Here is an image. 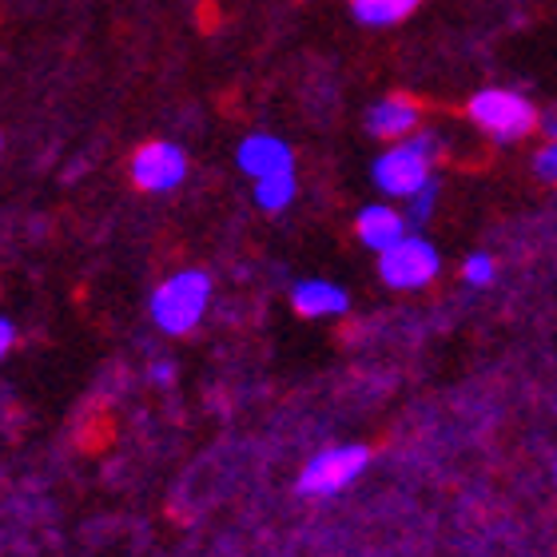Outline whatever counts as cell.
<instances>
[{
	"label": "cell",
	"mask_w": 557,
	"mask_h": 557,
	"mask_svg": "<svg viewBox=\"0 0 557 557\" xmlns=\"http://www.w3.org/2000/svg\"><path fill=\"white\" fill-rule=\"evenodd\" d=\"M442 156V139L434 132H414L410 139H398L383 156H374L371 180L383 196L410 199L414 191L434 180V163Z\"/></svg>",
	"instance_id": "6da1fadb"
},
{
	"label": "cell",
	"mask_w": 557,
	"mask_h": 557,
	"mask_svg": "<svg viewBox=\"0 0 557 557\" xmlns=\"http://www.w3.org/2000/svg\"><path fill=\"white\" fill-rule=\"evenodd\" d=\"M211 302V275L208 271H175V275H168L160 283V287L151 290V323L160 326L163 335H191L199 326V319H203V311H208Z\"/></svg>",
	"instance_id": "7a4b0ae2"
},
{
	"label": "cell",
	"mask_w": 557,
	"mask_h": 557,
	"mask_svg": "<svg viewBox=\"0 0 557 557\" xmlns=\"http://www.w3.org/2000/svg\"><path fill=\"white\" fill-rule=\"evenodd\" d=\"M470 120L498 144H513L537 128V108L510 88H482L470 100Z\"/></svg>",
	"instance_id": "3957f363"
},
{
	"label": "cell",
	"mask_w": 557,
	"mask_h": 557,
	"mask_svg": "<svg viewBox=\"0 0 557 557\" xmlns=\"http://www.w3.org/2000/svg\"><path fill=\"white\" fill-rule=\"evenodd\" d=\"M371 454L359 442H343V446H326L302 466L299 474V494L307 498H331V494H343V490L355 482V478L367 470Z\"/></svg>",
	"instance_id": "277c9868"
},
{
	"label": "cell",
	"mask_w": 557,
	"mask_h": 557,
	"mask_svg": "<svg viewBox=\"0 0 557 557\" xmlns=\"http://www.w3.org/2000/svg\"><path fill=\"white\" fill-rule=\"evenodd\" d=\"M442 271V256L438 247L422 239V235H407L403 244H395L391 251L379 256V275H383L386 287L395 290H418L434 283Z\"/></svg>",
	"instance_id": "5b68a950"
},
{
	"label": "cell",
	"mask_w": 557,
	"mask_h": 557,
	"mask_svg": "<svg viewBox=\"0 0 557 557\" xmlns=\"http://www.w3.org/2000/svg\"><path fill=\"white\" fill-rule=\"evenodd\" d=\"M132 180H136L139 191H172L187 180V151L172 139H151L132 156Z\"/></svg>",
	"instance_id": "8992f818"
},
{
	"label": "cell",
	"mask_w": 557,
	"mask_h": 557,
	"mask_svg": "<svg viewBox=\"0 0 557 557\" xmlns=\"http://www.w3.org/2000/svg\"><path fill=\"white\" fill-rule=\"evenodd\" d=\"M235 163H239V172L251 175L259 184V180H271V175L295 172V151H290L287 139L271 136V132H256V136H247L235 148Z\"/></svg>",
	"instance_id": "52a82bcc"
},
{
	"label": "cell",
	"mask_w": 557,
	"mask_h": 557,
	"mask_svg": "<svg viewBox=\"0 0 557 557\" xmlns=\"http://www.w3.org/2000/svg\"><path fill=\"white\" fill-rule=\"evenodd\" d=\"M407 227H410V220H407V211H395L391 203H367V208L359 211V223H355V232H359V239L371 251H391L395 244H403L407 239Z\"/></svg>",
	"instance_id": "ba28073f"
},
{
	"label": "cell",
	"mask_w": 557,
	"mask_h": 557,
	"mask_svg": "<svg viewBox=\"0 0 557 557\" xmlns=\"http://www.w3.org/2000/svg\"><path fill=\"white\" fill-rule=\"evenodd\" d=\"M418 120H422V112H418L414 100H407V96H383V100L371 104V112H367V132H371L374 139L398 144V139L414 136Z\"/></svg>",
	"instance_id": "9c48e42d"
},
{
	"label": "cell",
	"mask_w": 557,
	"mask_h": 557,
	"mask_svg": "<svg viewBox=\"0 0 557 557\" xmlns=\"http://www.w3.org/2000/svg\"><path fill=\"white\" fill-rule=\"evenodd\" d=\"M290 302H295V311L307 314V319H326V314H343L350 307L347 290L331 283V278H302L295 283L290 290Z\"/></svg>",
	"instance_id": "30bf717a"
},
{
	"label": "cell",
	"mask_w": 557,
	"mask_h": 557,
	"mask_svg": "<svg viewBox=\"0 0 557 557\" xmlns=\"http://www.w3.org/2000/svg\"><path fill=\"white\" fill-rule=\"evenodd\" d=\"M299 184H295V172L271 175V180H259L256 184V203L263 211H287L290 199H295Z\"/></svg>",
	"instance_id": "8fae6325"
},
{
	"label": "cell",
	"mask_w": 557,
	"mask_h": 557,
	"mask_svg": "<svg viewBox=\"0 0 557 557\" xmlns=\"http://www.w3.org/2000/svg\"><path fill=\"white\" fill-rule=\"evenodd\" d=\"M350 12L355 21L371 24V28H383V24H395L407 16V0H350Z\"/></svg>",
	"instance_id": "7c38bea8"
},
{
	"label": "cell",
	"mask_w": 557,
	"mask_h": 557,
	"mask_svg": "<svg viewBox=\"0 0 557 557\" xmlns=\"http://www.w3.org/2000/svg\"><path fill=\"white\" fill-rule=\"evenodd\" d=\"M434 208H438V180H430L422 191H414V196L407 199V220L414 223H426L430 215H434Z\"/></svg>",
	"instance_id": "4fadbf2b"
},
{
	"label": "cell",
	"mask_w": 557,
	"mask_h": 557,
	"mask_svg": "<svg viewBox=\"0 0 557 557\" xmlns=\"http://www.w3.org/2000/svg\"><path fill=\"white\" fill-rule=\"evenodd\" d=\"M494 275H498V268H494V259L482 256V251L462 263V278L470 283V287H490V283H494Z\"/></svg>",
	"instance_id": "5bb4252c"
},
{
	"label": "cell",
	"mask_w": 557,
	"mask_h": 557,
	"mask_svg": "<svg viewBox=\"0 0 557 557\" xmlns=\"http://www.w3.org/2000/svg\"><path fill=\"white\" fill-rule=\"evenodd\" d=\"M534 172L546 180V184H557V144H546V148L534 156Z\"/></svg>",
	"instance_id": "9a60e30c"
},
{
	"label": "cell",
	"mask_w": 557,
	"mask_h": 557,
	"mask_svg": "<svg viewBox=\"0 0 557 557\" xmlns=\"http://www.w3.org/2000/svg\"><path fill=\"white\" fill-rule=\"evenodd\" d=\"M172 374H175V367L168 359H160V362H151V383H160V386H168L172 383Z\"/></svg>",
	"instance_id": "2e32d148"
},
{
	"label": "cell",
	"mask_w": 557,
	"mask_h": 557,
	"mask_svg": "<svg viewBox=\"0 0 557 557\" xmlns=\"http://www.w3.org/2000/svg\"><path fill=\"white\" fill-rule=\"evenodd\" d=\"M12 343H16V326L12 319H0V350H12Z\"/></svg>",
	"instance_id": "e0dca14e"
},
{
	"label": "cell",
	"mask_w": 557,
	"mask_h": 557,
	"mask_svg": "<svg viewBox=\"0 0 557 557\" xmlns=\"http://www.w3.org/2000/svg\"><path fill=\"white\" fill-rule=\"evenodd\" d=\"M542 128H546L549 144H557V116H549V120H546V124H542Z\"/></svg>",
	"instance_id": "ac0fdd59"
},
{
	"label": "cell",
	"mask_w": 557,
	"mask_h": 557,
	"mask_svg": "<svg viewBox=\"0 0 557 557\" xmlns=\"http://www.w3.org/2000/svg\"><path fill=\"white\" fill-rule=\"evenodd\" d=\"M407 9H418V0H407Z\"/></svg>",
	"instance_id": "d6986e66"
},
{
	"label": "cell",
	"mask_w": 557,
	"mask_h": 557,
	"mask_svg": "<svg viewBox=\"0 0 557 557\" xmlns=\"http://www.w3.org/2000/svg\"><path fill=\"white\" fill-rule=\"evenodd\" d=\"M554 478H557V462H554Z\"/></svg>",
	"instance_id": "ffe728a7"
}]
</instances>
